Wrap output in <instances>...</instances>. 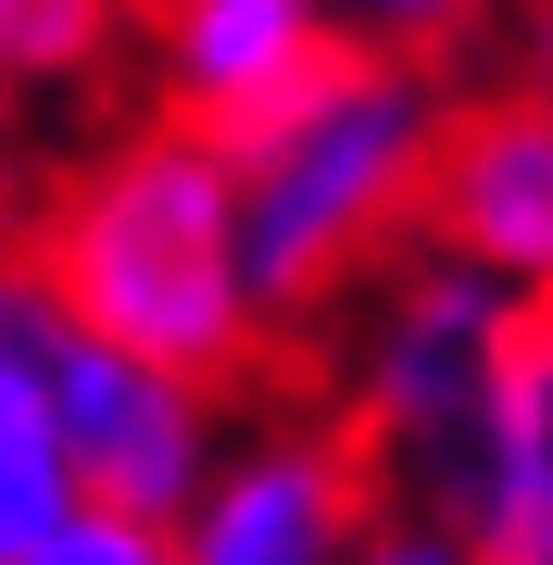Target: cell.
Masks as SVG:
<instances>
[{"label":"cell","mask_w":553,"mask_h":565,"mask_svg":"<svg viewBox=\"0 0 553 565\" xmlns=\"http://www.w3.org/2000/svg\"><path fill=\"white\" fill-rule=\"evenodd\" d=\"M529 102L553 114V0H529Z\"/></svg>","instance_id":"12"},{"label":"cell","mask_w":553,"mask_h":565,"mask_svg":"<svg viewBox=\"0 0 553 565\" xmlns=\"http://www.w3.org/2000/svg\"><path fill=\"white\" fill-rule=\"evenodd\" d=\"M39 289L88 340H114L151 377L226 390L252 364V302H240V239H226V151L189 126H139L88 163L39 226Z\"/></svg>","instance_id":"2"},{"label":"cell","mask_w":553,"mask_h":565,"mask_svg":"<svg viewBox=\"0 0 553 565\" xmlns=\"http://www.w3.org/2000/svg\"><path fill=\"white\" fill-rule=\"evenodd\" d=\"M515 340H529V302L515 289H491L453 252H403L365 289V315H352V415H365V440L403 478H428L478 427V403L503 390Z\"/></svg>","instance_id":"3"},{"label":"cell","mask_w":553,"mask_h":565,"mask_svg":"<svg viewBox=\"0 0 553 565\" xmlns=\"http://www.w3.org/2000/svg\"><path fill=\"white\" fill-rule=\"evenodd\" d=\"M25 315H39V277L0 264V565H25L63 515H76V465H63L51 403H39V377H25Z\"/></svg>","instance_id":"8"},{"label":"cell","mask_w":553,"mask_h":565,"mask_svg":"<svg viewBox=\"0 0 553 565\" xmlns=\"http://www.w3.org/2000/svg\"><path fill=\"white\" fill-rule=\"evenodd\" d=\"M352 39L328 25V0H164L151 13V63H164V126L189 139H240L277 102H302Z\"/></svg>","instance_id":"7"},{"label":"cell","mask_w":553,"mask_h":565,"mask_svg":"<svg viewBox=\"0 0 553 565\" xmlns=\"http://www.w3.org/2000/svg\"><path fill=\"white\" fill-rule=\"evenodd\" d=\"M114 51V0H0V88H76Z\"/></svg>","instance_id":"9"},{"label":"cell","mask_w":553,"mask_h":565,"mask_svg":"<svg viewBox=\"0 0 553 565\" xmlns=\"http://www.w3.org/2000/svg\"><path fill=\"white\" fill-rule=\"evenodd\" d=\"M352 565H478V541H466V527H440V515H365Z\"/></svg>","instance_id":"11"},{"label":"cell","mask_w":553,"mask_h":565,"mask_svg":"<svg viewBox=\"0 0 553 565\" xmlns=\"http://www.w3.org/2000/svg\"><path fill=\"white\" fill-rule=\"evenodd\" d=\"M226 151V239L252 327H302L365 289V264L415 226L440 151V88L403 51H340L302 102L240 126Z\"/></svg>","instance_id":"1"},{"label":"cell","mask_w":553,"mask_h":565,"mask_svg":"<svg viewBox=\"0 0 553 565\" xmlns=\"http://www.w3.org/2000/svg\"><path fill=\"white\" fill-rule=\"evenodd\" d=\"M25 277H39V264H25ZM25 377H39V403H51L63 465H76V503L139 515V527H177L202 503V478L226 452V403L214 390L126 364L114 340H88L51 289H39V315H25Z\"/></svg>","instance_id":"4"},{"label":"cell","mask_w":553,"mask_h":565,"mask_svg":"<svg viewBox=\"0 0 553 565\" xmlns=\"http://www.w3.org/2000/svg\"><path fill=\"white\" fill-rule=\"evenodd\" d=\"M25 565H177V541H164V527H139V515L76 503V515H63V527H51V541L25 553Z\"/></svg>","instance_id":"10"},{"label":"cell","mask_w":553,"mask_h":565,"mask_svg":"<svg viewBox=\"0 0 553 565\" xmlns=\"http://www.w3.org/2000/svg\"><path fill=\"white\" fill-rule=\"evenodd\" d=\"M365 452L340 427H302V415H265V427H226L202 503H189L164 541L177 565H352L365 541Z\"/></svg>","instance_id":"5"},{"label":"cell","mask_w":553,"mask_h":565,"mask_svg":"<svg viewBox=\"0 0 553 565\" xmlns=\"http://www.w3.org/2000/svg\"><path fill=\"white\" fill-rule=\"evenodd\" d=\"M428 252L478 264L491 289H515L529 315H553V114L515 88V102H466L440 114L428 151Z\"/></svg>","instance_id":"6"}]
</instances>
